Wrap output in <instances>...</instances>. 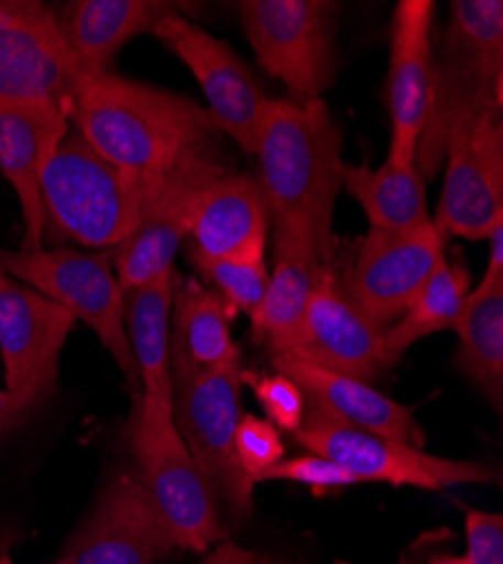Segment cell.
Instances as JSON below:
<instances>
[{"instance_id": "13", "label": "cell", "mask_w": 503, "mask_h": 564, "mask_svg": "<svg viewBox=\"0 0 503 564\" xmlns=\"http://www.w3.org/2000/svg\"><path fill=\"white\" fill-rule=\"evenodd\" d=\"M445 245L434 224L406 232L371 228L341 290L365 318L386 330L423 292Z\"/></svg>"}, {"instance_id": "27", "label": "cell", "mask_w": 503, "mask_h": 564, "mask_svg": "<svg viewBox=\"0 0 503 564\" xmlns=\"http://www.w3.org/2000/svg\"><path fill=\"white\" fill-rule=\"evenodd\" d=\"M451 330L459 335L456 366L499 411L503 404V282L470 290Z\"/></svg>"}, {"instance_id": "21", "label": "cell", "mask_w": 503, "mask_h": 564, "mask_svg": "<svg viewBox=\"0 0 503 564\" xmlns=\"http://www.w3.org/2000/svg\"><path fill=\"white\" fill-rule=\"evenodd\" d=\"M271 213L260 181L251 174L226 172L201 197L190 247L208 258L264 262Z\"/></svg>"}, {"instance_id": "10", "label": "cell", "mask_w": 503, "mask_h": 564, "mask_svg": "<svg viewBox=\"0 0 503 564\" xmlns=\"http://www.w3.org/2000/svg\"><path fill=\"white\" fill-rule=\"evenodd\" d=\"M77 77L57 12L39 0H0V102L51 105L70 120Z\"/></svg>"}, {"instance_id": "32", "label": "cell", "mask_w": 503, "mask_h": 564, "mask_svg": "<svg viewBox=\"0 0 503 564\" xmlns=\"http://www.w3.org/2000/svg\"><path fill=\"white\" fill-rule=\"evenodd\" d=\"M236 454L240 467L258 484L269 467L285 458V445L269 420L247 413L236 432Z\"/></svg>"}, {"instance_id": "25", "label": "cell", "mask_w": 503, "mask_h": 564, "mask_svg": "<svg viewBox=\"0 0 503 564\" xmlns=\"http://www.w3.org/2000/svg\"><path fill=\"white\" fill-rule=\"evenodd\" d=\"M178 285L176 271L124 290V327L129 346L139 366L143 400L172 417V368H170V321L174 292Z\"/></svg>"}, {"instance_id": "9", "label": "cell", "mask_w": 503, "mask_h": 564, "mask_svg": "<svg viewBox=\"0 0 503 564\" xmlns=\"http://www.w3.org/2000/svg\"><path fill=\"white\" fill-rule=\"evenodd\" d=\"M337 3L328 0H242L238 14L260 66L294 100H321L335 82Z\"/></svg>"}, {"instance_id": "34", "label": "cell", "mask_w": 503, "mask_h": 564, "mask_svg": "<svg viewBox=\"0 0 503 564\" xmlns=\"http://www.w3.org/2000/svg\"><path fill=\"white\" fill-rule=\"evenodd\" d=\"M488 242H490L488 267L474 290H490V288L499 285V282H503V217L494 224Z\"/></svg>"}, {"instance_id": "1", "label": "cell", "mask_w": 503, "mask_h": 564, "mask_svg": "<svg viewBox=\"0 0 503 564\" xmlns=\"http://www.w3.org/2000/svg\"><path fill=\"white\" fill-rule=\"evenodd\" d=\"M70 120L105 159L145 178L221 150L201 105L113 70L79 73Z\"/></svg>"}, {"instance_id": "5", "label": "cell", "mask_w": 503, "mask_h": 564, "mask_svg": "<svg viewBox=\"0 0 503 564\" xmlns=\"http://www.w3.org/2000/svg\"><path fill=\"white\" fill-rule=\"evenodd\" d=\"M111 260L109 251L84 253L73 247L0 251V264L8 275L55 301L98 335L124 382L135 391L141 389V375L124 327V290Z\"/></svg>"}, {"instance_id": "11", "label": "cell", "mask_w": 503, "mask_h": 564, "mask_svg": "<svg viewBox=\"0 0 503 564\" xmlns=\"http://www.w3.org/2000/svg\"><path fill=\"white\" fill-rule=\"evenodd\" d=\"M221 174L226 167L217 152L152 178L141 226L113 253L122 290L147 285L174 269L178 249L193 232L201 197Z\"/></svg>"}, {"instance_id": "37", "label": "cell", "mask_w": 503, "mask_h": 564, "mask_svg": "<svg viewBox=\"0 0 503 564\" xmlns=\"http://www.w3.org/2000/svg\"><path fill=\"white\" fill-rule=\"evenodd\" d=\"M429 564H470L466 555H438Z\"/></svg>"}, {"instance_id": "14", "label": "cell", "mask_w": 503, "mask_h": 564, "mask_svg": "<svg viewBox=\"0 0 503 564\" xmlns=\"http://www.w3.org/2000/svg\"><path fill=\"white\" fill-rule=\"evenodd\" d=\"M445 183L431 224L442 240H488L503 217V122L490 113L451 138Z\"/></svg>"}, {"instance_id": "12", "label": "cell", "mask_w": 503, "mask_h": 564, "mask_svg": "<svg viewBox=\"0 0 503 564\" xmlns=\"http://www.w3.org/2000/svg\"><path fill=\"white\" fill-rule=\"evenodd\" d=\"M152 34L190 68L208 100L206 111L217 131L231 135L242 152L255 154L269 98L231 45L188 21L181 10L163 17Z\"/></svg>"}, {"instance_id": "39", "label": "cell", "mask_w": 503, "mask_h": 564, "mask_svg": "<svg viewBox=\"0 0 503 564\" xmlns=\"http://www.w3.org/2000/svg\"><path fill=\"white\" fill-rule=\"evenodd\" d=\"M6 275V269H3V264H0V278H3Z\"/></svg>"}, {"instance_id": "8", "label": "cell", "mask_w": 503, "mask_h": 564, "mask_svg": "<svg viewBox=\"0 0 503 564\" xmlns=\"http://www.w3.org/2000/svg\"><path fill=\"white\" fill-rule=\"evenodd\" d=\"M294 436L307 452L339 463L363 484L442 490L463 484H496L501 477L492 465L434 456L423 447L352 427L316 402H309L303 425Z\"/></svg>"}, {"instance_id": "4", "label": "cell", "mask_w": 503, "mask_h": 564, "mask_svg": "<svg viewBox=\"0 0 503 564\" xmlns=\"http://www.w3.org/2000/svg\"><path fill=\"white\" fill-rule=\"evenodd\" d=\"M152 178L105 159L75 129L41 178L45 235L90 251H116L141 226Z\"/></svg>"}, {"instance_id": "15", "label": "cell", "mask_w": 503, "mask_h": 564, "mask_svg": "<svg viewBox=\"0 0 503 564\" xmlns=\"http://www.w3.org/2000/svg\"><path fill=\"white\" fill-rule=\"evenodd\" d=\"M75 316L12 275L0 278V357L6 389L28 409L53 393Z\"/></svg>"}, {"instance_id": "26", "label": "cell", "mask_w": 503, "mask_h": 564, "mask_svg": "<svg viewBox=\"0 0 503 564\" xmlns=\"http://www.w3.org/2000/svg\"><path fill=\"white\" fill-rule=\"evenodd\" d=\"M343 187L369 217L371 228L406 232L431 224L425 176L416 163L393 165L386 161L378 170L346 165Z\"/></svg>"}, {"instance_id": "35", "label": "cell", "mask_w": 503, "mask_h": 564, "mask_svg": "<svg viewBox=\"0 0 503 564\" xmlns=\"http://www.w3.org/2000/svg\"><path fill=\"white\" fill-rule=\"evenodd\" d=\"M201 564H273V560L236 544H219Z\"/></svg>"}, {"instance_id": "38", "label": "cell", "mask_w": 503, "mask_h": 564, "mask_svg": "<svg viewBox=\"0 0 503 564\" xmlns=\"http://www.w3.org/2000/svg\"><path fill=\"white\" fill-rule=\"evenodd\" d=\"M0 564H14V562L8 555H3V557H0Z\"/></svg>"}, {"instance_id": "19", "label": "cell", "mask_w": 503, "mask_h": 564, "mask_svg": "<svg viewBox=\"0 0 503 564\" xmlns=\"http://www.w3.org/2000/svg\"><path fill=\"white\" fill-rule=\"evenodd\" d=\"M68 131V116L57 107L0 102V172L12 183L21 204L19 251L43 249L41 178Z\"/></svg>"}, {"instance_id": "23", "label": "cell", "mask_w": 503, "mask_h": 564, "mask_svg": "<svg viewBox=\"0 0 503 564\" xmlns=\"http://www.w3.org/2000/svg\"><path fill=\"white\" fill-rule=\"evenodd\" d=\"M236 314L238 310L231 303L197 278H178L170 321L172 380L242 364L240 346L231 337Z\"/></svg>"}, {"instance_id": "3", "label": "cell", "mask_w": 503, "mask_h": 564, "mask_svg": "<svg viewBox=\"0 0 503 564\" xmlns=\"http://www.w3.org/2000/svg\"><path fill=\"white\" fill-rule=\"evenodd\" d=\"M503 102V3L501 0H456L440 55L427 124L418 140L416 167L431 178L445 163L451 138Z\"/></svg>"}, {"instance_id": "18", "label": "cell", "mask_w": 503, "mask_h": 564, "mask_svg": "<svg viewBox=\"0 0 503 564\" xmlns=\"http://www.w3.org/2000/svg\"><path fill=\"white\" fill-rule=\"evenodd\" d=\"M431 0H400L391 23V57L386 77V107L391 116V145L386 161L416 163L418 140L427 124L434 86Z\"/></svg>"}, {"instance_id": "31", "label": "cell", "mask_w": 503, "mask_h": 564, "mask_svg": "<svg viewBox=\"0 0 503 564\" xmlns=\"http://www.w3.org/2000/svg\"><path fill=\"white\" fill-rule=\"evenodd\" d=\"M244 384H251L273 427L296 434L305 417V395L285 375H251L244 370Z\"/></svg>"}, {"instance_id": "17", "label": "cell", "mask_w": 503, "mask_h": 564, "mask_svg": "<svg viewBox=\"0 0 503 564\" xmlns=\"http://www.w3.org/2000/svg\"><path fill=\"white\" fill-rule=\"evenodd\" d=\"M176 546L133 475H118L100 495L59 564H156Z\"/></svg>"}, {"instance_id": "6", "label": "cell", "mask_w": 503, "mask_h": 564, "mask_svg": "<svg viewBox=\"0 0 503 564\" xmlns=\"http://www.w3.org/2000/svg\"><path fill=\"white\" fill-rule=\"evenodd\" d=\"M172 422L186 443L212 499L238 517L253 510L255 481L240 467L236 432L242 420V364L221 366L172 380Z\"/></svg>"}, {"instance_id": "33", "label": "cell", "mask_w": 503, "mask_h": 564, "mask_svg": "<svg viewBox=\"0 0 503 564\" xmlns=\"http://www.w3.org/2000/svg\"><path fill=\"white\" fill-rule=\"evenodd\" d=\"M466 538L470 564H503V517L496 512L466 510Z\"/></svg>"}, {"instance_id": "2", "label": "cell", "mask_w": 503, "mask_h": 564, "mask_svg": "<svg viewBox=\"0 0 503 564\" xmlns=\"http://www.w3.org/2000/svg\"><path fill=\"white\" fill-rule=\"evenodd\" d=\"M260 187L271 217L307 230L324 264L335 251V206L343 187V133L326 100H271L258 129Z\"/></svg>"}, {"instance_id": "30", "label": "cell", "mask_w": 503, "mask_h": 564, "mask_svg": "<svg viewBox=\"0 0 503 564\" xmlns=\"http://www.w3.org/2000/svg\"><path fill=\"white\" fill-rule=\"evenodd\" d=\"M260 481H294L309 486L316 495H326L330 490L350 488L354 484H361L352 473L339 463L324 458L318 454L296 456V458H283L260 477ZM258 481V484H260Z\"/></svg>"}, {"instance_id": "24", "label": "cell", "mask_w": 503, "mask_h": 564, "mask_svg": "<svg viewBox=\"0 0 503 564\" xmlns=\"http://www.w3.org/2000/svg\"><path fill=\"white\" fill-rule=\"evenodd\" d=\"M176 10L161 0H75L57 19L79 73H100L111 70V62L131 39L152 34L156 23Z\"/></svg>"}, {"instance_id": "16", "label": "cell", "mask_w": 503, "mask_h": 564, "mask_svg": "<svg viewBox=\"0 0 503 564\" xmlns=\"http://www.w3.org/2000/svg\"><path fill=\"white\" fill-rule=\"evenodd\" d=\"M281 355L305 359L369 384L395 366L386 352L384 330L346 299L330 264L318 273L300 327Z\"/></svg>"}, {"instance_id": "20", "label": "cell", "mask_w": 503, "mask_h": 564, "mask_svg": "<svg viewBox=\"0 0 503 564\" xmlns=\"http://www.w3.org/2000/svg\"><path fill=\"white\" fill-rule=\"evenodd\" d=\"M273 368L289 378L309 402L321 404L348 425L404 445H425V434L416 422V409L391 400L369 382L292 355H273Z\"/></svg>"}, {"instance_id": "22", "label": "cell", "mask_w": 503, "mask_h": 564, "mask_svg": "<svg viewBox=\"0 0 503 564\" xmlns=\"http://www.w3.org/2000/svg\"><path fill=\"white\" fill-rule=\"evenodd\" d=\"M271 226L276 264L262 303L251 314V323L253 335L273 355H281L300 327L318 273L326 264L303 226L281 217H271Z\"/></svg>"}, {"instance_id": "29", "label": "cell", "mask_w": 503, "mask_h": 564, "mask_svg": "<svg viewBox=\"0 0 503 564\" xmlns=\"http://www.w3.org/2000/svg\"><path fill=\"white\" fill-rule=\"evenodd\" d=\"M188 256L199 275L210 282L215 292L231 303L238 312L253 314L269 288V271L264 262H233L208 258L188 247Z\"/></svg>"}, {"instance_id": "28", "label": "cell", "mask_w": 503, "mask_h": 564, "mask_svg": "<svg viewBox=\"0 0 503 564\" xmlns=\"http://www.w3.org/2000/svg\"><path fill=\"white\" fill-rule=\"evenodd\" d=\"M468 267L463 262L451 264L447 256H442L416 301L408 305L395 325L384 330V344L391 359L397 364V359L416 341L440 330H451L468 301Z\"/></svg>"}, {"instance_id": "7", "label": "cell", "mask_w": 503, "mask_h": 564, "mask_svg": "<svg viewBox=\"0 0 503 564\" xmlns=\"http://www.w3.org/2000/svg\"><path fill=\"white\" fill-rule=\"evenodd\" d=\"M135 479L170 529L178 549L201 553L223 540L215 499L170 415L143 398L131 420Z\"/></svg>"}, {"instance_id": "36", "label": "cell", "mask_w": 503, "mask_h": 564, "mask_svg": "<svg viewBox=\"0 0 503 564\" xmlns=\"http://www.w3.org/2000/svg\"><path fill=\"white\" fill-rule=\"evenodd\" d=\"M28 411L30 409L17 395H12L8 389H0V441L21 425Z\"/></svg>"}]
</instances>
